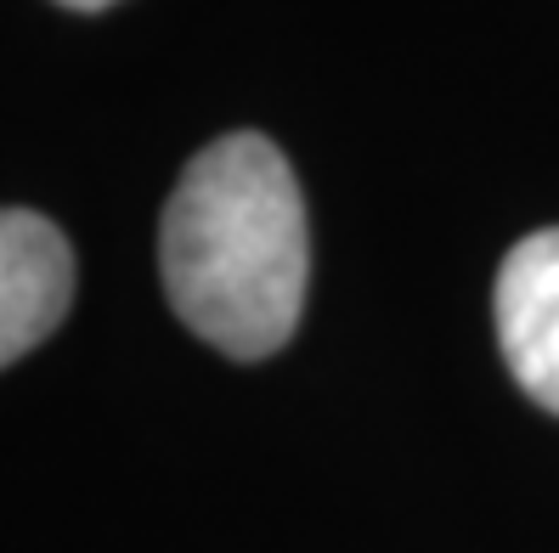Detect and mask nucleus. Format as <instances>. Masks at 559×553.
Returning <instances> with one entry per match:
<instances>
[{
  "label": "nucleus",
  "mask_w": 559,
  "mask_h": 553,
  "mask_svg": "<svg viewBox=\"0 0 559 553\" xmlns=\"http://www.w3.org/2000/svg\"><path fill=\"white\" fill-rule=\"evenodd\" d=\"M74 300L69 238L35 209H0V368L28 356Z\"/></svg>",
  "instance_id": "7ed1b4c3"
},
{
  "label": "nucleus",
  "mask_w": 559,
  "mask_h": 553,
  "mask_svg": "<svg viewBox=\"0 0 559 553\" xmlns=\"http://www.w3.org/2000/svg\"><path fill=\"white\" fill-rule=\"evenodd\" d=\"M498 345L525 396L559 412V226L520 238L498 266Z\"/></svg>",
  "instance_id": "f03ea898"
},
{
  "label": "nucleus",
  "mask_w": 559,
  "mask_h": 553,
  "mask_svg": "<svg viewBox=\"0 0 559 553\" xmlns=\"http://www.w3.org/2000/svg\"><path fill=\"white\" fill-rule=\"evenodd\" d=\"M62 7H74V12H103V7H114V0H62Z\"/></svg>",
  "instance_id": "20e7f679"
},
{
  "label": "nucleus",
  "mask_w": 559,
  "mask_h": 553,
  "mask_svg": "<svg viewBox=\"0 0 559 553\" xmlns=\"http://www.w3.org/2000/svg\"><path fill=\"white\" fill-rule=\"evenodd\" d=\"M158 260L176 316L204 345L238 362L283 350L311 277L306 199L288 158L254 130L210 142L170 192Z\"/></svg>",
  "instance_id": "f257e3e1"
}]
</instances>
